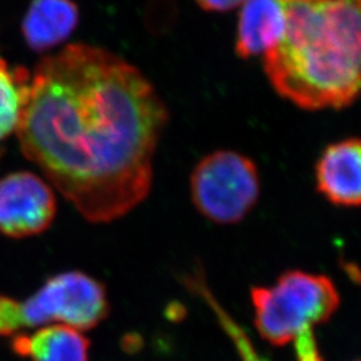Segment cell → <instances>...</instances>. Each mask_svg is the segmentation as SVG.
I'll use <instances>...</instances> for the list:
<instances>
[{"label":"cell","mask_w":361,"mask_h":361,"mask_svg":"<svg viewBox=\"0 0 361 361\" xmlns=\"http://www.w3.org/2000/svg\"><path fill=\"white\" fill-rule=\"evenodd\" d=\"M168 107L119 55L68 44L31 74L18 137L23 153L90 222H111L146 200Z\"/></svg>","instance_id":"obj_1"},{"label":"cell","mask_w":361,"mask_h":361,"mask_svg":"<svg viewBox=\"0 0 361 361\" xmlns=\"http://www.w3.org/2000/svg\"><path fill=\"white\" fill-rule=\"evenodd\" d=\"M284 35L264 55L274 91L297 107L341 110L360 92L361 0H281Z\"/></svg>","instance_id":"obj_2"},{"label":"cell","mask_w":361,"mask_h":361,"mask_svg":"<svg viewBox=\"0 0 361 361\" xmlns=\"http://www.w3.org/2000/svg\"><path fill=\"white\" fill-rule=\"evenodd\" d=\"M258 334L271 345L295 343L298 361H323L313 328L329 320L340 304L335 284L325 276L286 271L271 288L252 290Z\"/></svg>","instance_id":"obj_3"},{"label":"cell","mask_w":361,"mask_h":361,"mask_svg":"<svg viewBox=\"0 0 361 361\" xmlns=\"http://www.w3.org/2000/svg\"><path fill=\"white\" fill-rule=\"evenodd\" d=\"M257 165L234 150H217L204 157L190 176L195 209L207 219L232 225L245 219L259 197Z\"/></svg>","instance_id":"obj_4"},{"label":"cell","mask_w":361,"mask_h":361,"mask_svg":"<svg viewBox=\"0 0 361 361\" xmlns=\"http://www.w3.org/2000/svg\"><path fill=\"white\" fill-rule=\"evenodd\" d=\"M109 301L104 285L82 271L50 277L25 301H18L20 331L42 325H66L89 331L104 322Z\"/></svg>","instance_id":"obj_5"},{"label":"cell","mask_w":361,"mask_h":361,"mask_svg":"<svg viewBox=\"0 0 361 361\" xmlns=\"http://www.w3.org/2000/svg\"><path fill=\"white\" fill-rule=\"evenodd\" d=\"M56 214V200L49 182L28 171L0 180V233L25 238L47 231Z\"/></svg>","instance_id":"obj_6"},{"label":"cell","mask_w":361,"mask_h":361,"mask_svg":"<svg viewBox=\"0 0 361 361\" xmlns=\"http://www.w3.org/2000/svg\"><path fill=\"white\" fill-rule=\"evenodd\" d=\"M316 186L336 207H357L361 201V143L347 138L324 149L316 164Z\"/></svg>","instance_id":"obj_7"},{"label":"cell","mask_w":361,"mask_h":361,"mask_svg":"<svg viewBox=\"0 0 361 361\" xmlns=\"http://www.w3.org/2000/svg\"><path fill=\"white\" fill-rule=\"evenodd\" d=\"M284 30L281 0H245L238 13L234 51L241 59L265 55L279 44Z\"/></svg>","instance_id":"obj_8"},{"label":"cell","mask_w":361,"mask_h":361,"mask_svg":"<svg viewBox=\"0 0 361 361\" xmlns=\"http://www.w3.org/2000/svg\"><path fill=\"white\" fill-rule=\"evenodd\" d=\"M78 22L79 10L73 0H32L22 32L31 50L47 51L70 38Z\"/></svg>","instance_id":"obj_9"},{"label":"cell","mask_w":361,"mask_h":361,"mask_svg":"<svg viewBox=\"0 0 361 361\" xmlns=\"http://www.w3.org/2000/svg\"><path fill=\"white\" fill-rule=\"evenodd\" d=\"M89 340L66 325H49L31 335H16L13 350L31 361H89Z\"/></svg>","instance_id":"obj_10"},{"label":"cell","mask_w":361,"mask_h":361,"mask_svg":"<svg viewBox=\"0 0 361 361\" xmlns=\"http://www.w3.org/2000/svg\"><path fill=\"white\" fill-rule=\"evenodd\" d=\"M31 74L0 58V149L18 131L30 91Z\"/></svg>","instance_id":"obj_11"},{"label":"cell","mask_w":361,"mask_h":361,"mask_svg":"<svg viewBox=\"0 0 361 361\" xmlns=\"http://www.w3.org/2000/svg\"><path fill=\"white\" fill-rule=\"evenodd\" d=\"M19 332L18 300L0 295V336L18 335Z\"/></svg>","instance_id":"obj_12"},{"label":"cell","mask_w":361,"mask_h":361,"mask_svg":"<svg viewBox=\"0 0 361 361\" xmlns=\"http://www.w3.org/2000/svg\"><path fill=\"white\" fill-rule=\"evenodd\" d=\"M197 4L209 13H228L240 7L245 0H195Z\"/></svg>","instance_id":"obj_13"}]
</instances>
